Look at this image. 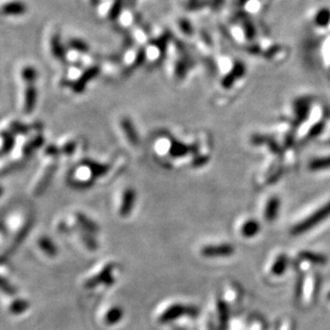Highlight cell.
<instances>
[{"label":"cell","mask_w":330,"mask_h":330,"mask_svg":"<svg viewBox=\"0 0 330 330\" xmlns=\"http://www.w3.org/2000/svg\"><path fill=\"white\" fill-rule=\"evenodd\" d=\"M118 264L115 261H106L90 270L84 278V287L86 289H94L97 287H111L118 279Z\"/></svg>","instance_id":"1"},{"label":"cell","mask_w":330,"mask_h":330,"mask_svg":"<svg viewBox=\"0 0 330 330\" xmlns=\"http://www.w3.org/2000/svg\"><path fill=\"white\" fill-rule=\"evenodd\" d=\"M199 314V310L196 306L187 304L180 301H170L157 309L155 320L159 324L174 323L183 317L195 318Z\"/></svg>","instance_id":"2"},{"label":"cell","mask_w":330,"mask_h":330,"mask_svg":"<svg viewBox=\"0 0 330 330\" xmlns=\"http://www.w3.org/2000/svg\"><path fill=\"white\" fill-rule=\"evenodd\" d=\"M8 230H10L11 234L13 236V241L15 244H18L24 236L27 234L30 227V220L19 214H13L8 217L7 220Z\"/></svg>","instance_id":"3"},{"label":"cell","mask_w":330,"mask_h":330,"mask_svg":"<svg viewBox=\"0 0 330 330\" xmlns=\"http://www.w3.org/2000/svg\"><path fill=\"white\" fill-rule=\"evenodd\" d=\"M329 216H330V202H328L325 207H323L322 209L312 214L310 217L304 219L302 222L298 223L297 225H295L293 227L292 233L295 235H298L309 231L313 226L322 222L324 219L328 218Z\"/></svg>","instance_id":"4"},{"label":"cell","mask_w":330,"mask_h":330,"mask_svg":"<svg viewBox=\"0 0 330 330\" xmlns=\"http://www.w3.org/2000/svg\"><path fill=\"white\" fill-rule=\"evenodd\" d=\"M234 252V247L230 244H210L204 245L200 249V253L204 258H225L230 257Z\"/></svg>","instance_id":"5"},{"label":"cell","mask_w":330,"mask_h":330,"mask_svg":"<svg viewBox=\"0 0 330 330\" xmlns=\"http://www.w3.org/2000/svg\"><path fill=\"white\" fill-rule=\"evenodd\" d=\"M135 200H136L135 190L132 188L125 189L122 193V197L119 203V209H118L119 216H121L122 218L129 217L134 209Z\"/></svg>","instance_id":"6"},{"label":"cell","mask_w":330,"mask_h":330,"mask_svg":"<svg viewBox=\"0 0 330 330\" xmlns=\"http://www.w3.org/2000/svg\"><path fill=\"white\" fill-rule=\"evenodd\" d=\"M93 179H95L92 170L89 167L88 164H84L79 168H77L74 172V182L77 186H89L93 182Z\"/></svg>","instance_id":"7"},{"label":"cell","mask_w":330,"mask_h":330,"mask_svg":"<svg viewBox=\"0 0 330 330\" xmlns=\"http://www.w3.org/2000/svg\"><path fill=\"white\" fill-rule=\"evenodd\" d=\"M124 316L123 309L120 306H109L108 308L101 313V321L106 326H115L122 321Z\"/></svg>","instance_id":"8"},{"label":"cell","mask_w":330,"mask_h":330,"mask_svg":"<svg viewBox=\"0 0 330 330\" xmlns=\"http://www.w3.org/2000/svg\"><path fill=\"white\" fill-rule=\"evenodd\" d=\"M54 172H55V167L49 166L48 168L45 169V171H43V173L39 176L35 186H33V193H35L36 196L40 195V193H42L45 189H46L50 182V179L53 177Z\"/></svg>","instance_id":"9"},{"label":"cell","mask_w":330,"mask_h":330,"mask_svg":"<svg viewBox=\"0 0 330 330\" xmlns=\"http://www.w3.org/2000/svg\"><path fill=\"white\" fill-rule=\"evenodd\" d=\"M74 216H75V219L77 221L79 230H85V231H88V232L93 233V234L98 231L97 223L94 220L91 219L90 217H88L87 215L83 214L82 212H76L74 214Z\"/></svg>","instance_id":"10"},{"label":"cell","mask_w":330,"mask_h":330,"mask_svg":"<svg viewBox=\"0 0 330 330\" xmlns=\"http://www.w3.org/2000/svg\"><path fill=\"white\" fill-rule=\"evenodd\" d=\"M98 67L97 66H92L88 69L87 71H85L81 76H79L78 79H76V82L74 84V90L76 92H82L84 91L87 83H89L91 79H93L97 74H98Z\"/></svg>","instance_id":"11"},{"label":"cell","mask_w":330,"mask_h":330,"mask_svg":"<svg viewBox=\"0 0 330 330\" xmlns=\"http://www.w3.org/2000/svg\"><path fill=\"white\" fill-rule=\"evenodd\" d=\"M38 247L45 256H47L49 258H54L57 256V253H58L56 244L54 243L53 240H50V237L46 235H42L39 237Z\"/></svg>","instance_id":"12"},{"label":"cell","mask_w":330,"mask_h":330,"mask_svg":"<svg viewBox=\"0 0 330 330\" xmlns=\"http://www.w3.org/2000/svg\"><path fill=\"white\" fill-rule=\"evenodd\" d=\"M29 308H30V302L22 297L13 298L8 304V311L13 315H19L25 313L29 310Z\"/></svg>","instance_id":"13"},{"label":"cell","mask_w":330,"mask_h":330,"mask_svg":"<svg viewBox=\"0 0 330 330\" xmlns=\"http://www.w3.org/2000/svg\"><path fill=\"white\" fill-rule=\"evenodd\" d=\"M76 234H78L81 243L85 246V248L90 250V251H94V250L97 249L98 245L93 233H90L85 230H78Z\"/></svg>","instance_id":"14"},{"label":"cell","mask_w":330,"mask_h":330,"mask_svg":"<svg viewBox=\"0 0 330 330\" xmlns=\"http://www.w3.org/2000/svg\"><path fill=\"white\" fill-rule=\"evenodd\" d=\"M216 307H217V318H218L219 328H220V330H224L227 325V321H229V311H227V306L222 299H219V300H217Z\"/></svg>","instance_id":"15"},{"label":"cell","mask_w":330,"mask_h":330,"mask_svg":"<svg viewBox=\"0 0 330 330\" xmlns=\"http://www.w3.org/2000/svg\"><path fill=\"white\" fill-rule=\"evenodd\" d=\"M26 6L21 2H11L3 7V13L6 15H20L26 12Z\"/></svg>","instance_id":"16"},{"label":"cell","mask_w":330,"mask_h":330,"mask_svg":"<svg viewBox=\"0 0 330 330\" xmlns=\"http://www.w3.org/2000/svg\"><path fill=\"white\" fill-rule=\"evenodd\" d=\"M37 89L33 85H29L25 92V112L30 113L37 103Z\"/></svg>","instance_id":"17"},{"label":"cell","mask_w":330,"mask_h":330,"mask_svg":"<svg viewBox=\"0 0 330 330\" xmlns=\"http://www.w3.org/2000/svg\"><path fill=\"white\" fill-rule=\"evenodd\" d=\"M279 208H280V201L278 198H271L267 206H266V210H265V217L267 220H274L279 212Z\"/></svg>","instance_id":"18"},{"label":"cell","mask_w":330,"mask_h":330,"mask_svg":"<svg viewBox=\"0 0 330 330\" xmlns=\"http://www.w3.org/2000/svg\"><path fill=\"white\" fill-rule=\"evenodd\" d=\"M329 168H330V156L314 158L309 164V169L311 171H321V170L329 169Z\"/></svg>","instance_id":"19"},{"label":"cell","mask_w":330,"mask_h":330,"mask_svg":"<svg viewBox=\"0 0 330 330\" xmlns=\"http://www.w3.org/2000/svg\"><path fill=\"white\" fill-rule=\"evenodd\" d=\"M260 225L256 220H248L242 226V234L245 237H252L258 234Z\"/></svg>","instance_id":"20"},{"label":"cell","mask_w":330,"mask_h":330,"mask_svg":"<svg viewBox=\"0 0 330 330\" xmlns=\"http://www.w3.org/2000/svg\"><path fill=\"white\" fill-rule=\"evenodd\" d=\"M122 128H123V131L125 132V134H126L128 138L133 143H138V136H137V134H136L135 129L130 120H128V119L122 120Z\"/></svg>","instance_id":"21"},{"label":"cell","mask_w":330,"mask_h":330,"mask_svg":"<svg viewBox=\"0 0 330 330\" xmlns=\"http://www.w3.org/2000/svg\"><path fill=\"white\" fill-rule=\"evenodd\" d=\"M21 77L27 84L33 85V83H35V81L37 79V72L33 67L27 66L21 71Z\"/></svg>","instance_id":"22"},{"label":"cell","mask_w":330,"mask_h":330,"mask_svg":"<svg viewBox=\"0 0 330 330\" xmlns=\"http://www.w3.org/2000/svg\"><path fill=\"white\" fill-rule=\"evenodd\" d=\"M123 5H124V0H115V2H113L109 11L110 19H116L118 18V16H120Z\"/></svg>","instance_id":"23"},{"label":"cell","mask_w":330,"mask_h":330,"mask_svg":"<svg viewBox=\"0 0 330 330\" xmlns=\"http://www.w3.org/2000/svg\"><path fill=\"white\" fill-rule=\"evenodd\" d=\"M2 290L4 293H6L9 296H13L16 294V289L9 279L6 278V276L2 277Z\"/></svg>","instance_id":"24"},{"label":"cell","mask_w":330,"mask_h":330,"mask_svg":"<svg viewBox=\"0 0 330 330\" xmlns=\"http://www.w3.org/2000/svg\"><path fill=\"white\" fill-rule=\"evenodd\" d=\"M287 267V259L286 257H280L277 261L276 263L272 266V272L276 275H281L283 274L284 269Z\"/></svg>","instance_id":"25"},{"label":"cell","mask_w":330,"mask_h":330,"mask_svg":"<svg viewBox=\"0 0 330 330\" xmlns=\"http://www.w3.org/2000/svg\"><path fill=\"white\" fill-rule=\"evenodd\" d=\"M52 49H53L54 55L56 57H58V58H63V57H64V50H63V48L61 46L58 37L53 38V40H52Z\"/></svg>","instance_id":"26"},{"label":"cell","mask_w":330,"mask_h":330,"mask_svg":"<svg viewBox=\"0 0 330 330\" xmlns=\"http://www.w3.org/2000/svg\"><path fill=\"white\" fill-rule=\"evenodd\" d=\"M14 140L11 134L4 133L3 134V153L6 154L8 151H10L13 147Z\"/></svg>","instance_id":"27"},{"label":"cell","mask_w":330,"mask_h":330,"mask_svg":"<svg viewBox=\"0 0 330 330\" xmlns=\"http://www.w3.org/2000/svg\"><path fill=\"white\" fill-rule=\"evenodd\" d=\"M70 45L72 46V48L75 50V52H82V53H87L89 50V47H88V45L81 41V40H72L70 42Z\"/></svg>","instance_id":"28"},{"label":"cell","mask_w":330,"mask_h":330,"mask_svg":"<svg viewBox=\"0 0 330 330\" xmlns=\"http://www.w3.org/2000/svg\"><path fill=\"white\" fill-rule=\"evenodd\" d=\"M172 147V155L175 156V157H179V156H183L186 154V152L188 151V147L183 145L182 143H175L174 145H171Z\"/></svg>","instance_id":"29"},{"label":"cell","mask_w":330,"mask_h":330,"mask_svg":"<svg viewBox=\"0 0 330 330\" xmlns=\"http://www.w3.org/2000/svg\"><path fill=\"white\" fill-rule=\"evenodd\" d=\"M186 71H187L186 64L183 61H179L177 64H176V67H175L176 76L179 78H183L185 76V74H186Z\"/></svg>","instance_id":"30"},{"label":"cell","mask_w":330,"mask_h":330,"mask_svg":"<svg viewBox=\"0 0 330 330\" xmlns=\"http://www.w3.org/2000/svg\"><path fill=\"white\" fill-rule=\"evenodd\" d=\"M180 25H181L182 30H183V31L186 33V35H191L192 28H191V26H190V24H189V21H187V20H184V19H183V20H181Z\"/></svg>","instance_id":"31"},{"label":"cell","mask_w":330,"mask_h":330,"mask_svg":"<svg viewBox=\"0 0 330 330\" xmlns=\"http://www.w3.org/2000/svg\"><path fill=\"white\" fill-rule=\"evenodd\" d=\"M74 149V143H69V144H67V145H65L64 147H63V152L65 153V154H69L72 150Z\"/></svg>","instance_id":"32"},{"label":"cell","mask_w":330,"mask_h":330,"mask_svg":"<svg viewBox=\"0 0 330 330\" xmlns=\"http://www.w3.org/2000/svg\"><path fill=\"white\" fill-rule=\"evenodd\" d=\"M90 2H91V4H92V5H96L99 2V0H90Z\"/></svg>","instance_id":"33"},{"label":"cell","mask_w":330,"mask_h":330,"mask_svg":"<svg viewBox=\"0 0 330 330\" xmlns=\"http://www.w3.org/2000/svg\"><path fill=\"white\" fill-rule=\"evenodd\" d=\"M198 2V0H190V4L193 5V4H196Z\"/></svg>","instance_id":"34"},{"label":"cell","mask_w":330,"mask_h":330,"mask_svg":"<svg viewBox=\"0 0 330 330\" xmlns=\"http://www.w3.org/2000/svg\"><path fill=\"white\" fill-rule=\"evenodd\" d=\"M207 330H213V328H212V326H210V325H208V328H207Z\"/></svg>","instance_id":"35"}]
</instances>
